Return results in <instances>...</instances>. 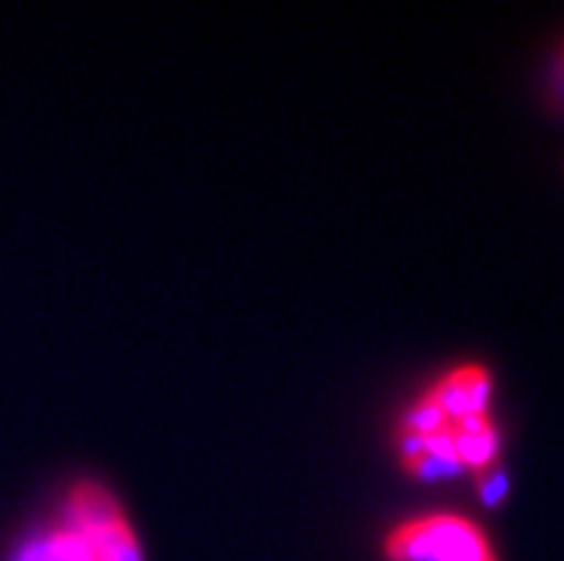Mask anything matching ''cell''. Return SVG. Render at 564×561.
<instances>
[{"label":"cell","mask_w":564,"mask_h":561,"mask_svg":"<svg viewBox=\"0 0 564 561\" xmlns=\"http://www.w3.org/2000/svg\"><path fill=\"white\" fill-rule=\"evenodd\" d=\"M381 555L384 561H499L490 536L458 513H427L390 527Z\"/></svg>","instance_id":"6da1fadb"},{"label":"cell","mask_w":564,"mask_h":561,"mask_svg":"<svg viewBox=\"0 0 564 561\" xmlns=\"http://www.w3.org/2000/svg\"><path fill=\"white\" fill-rule=\"evenodd\" d=\"M64 525L104 561H143L135 527L104 484L78 482L72 487Z\"/></svg>","instance_id":"7a4b0ae2"},{"label":"cell","mask_w":564,"mask_h":561,"mask_svg":"<svg viewBox=\"0 0 564 561\" xmlns=\"http://www.w3.org/2000/svg\"><path fill=\"white\" fill-rule=\"evenodd\" d=\"M37 550L46 561H104L93 548H86L69 527H55L43 541H37Z\"/></svg>","instance_id":"3957f363"},{"label":"cell","mask_w":564,"mask_h":561,"mask_svg":"<svg viewBox=\"0 0 564 561\" xmlns=\"http://www.w3.org/2000/svg\"><path fill=\"white\" fill-rule=\"evenodd\" d=\"M473 478H476V490H479V498L487 507L499 505L501 498H505V493H508V478H505V473L499 470V464L481 470V473H476Z\"/></svg>","instance_id":"277c9868"},{"label":"cell","mask_w":564,"mask_h":561,"mask_svg":"<svg viewBox=\"0 0 564 561\" xmlns=\"http://www.w3.org/2000/svg\"><path fill=\"white\" fill-rule=\"evenodd\" d=\"M18 561H46V559H43V553L37 550V544H29V548L18 555Z\"/></svg>","instance_id":"5b68a950"}]
</instances>
